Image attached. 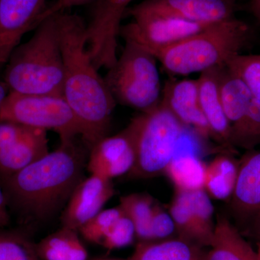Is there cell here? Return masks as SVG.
<instances>
[{
	"label": "cell",
	"mask_w": 260,
	"mask_h": 260,
	"mask_svg": "<svg viewBox=\"0 0 260 260\" xmlns=\"http://www.w3.org/2000/svg\"><path fill=\"white\" fill-rule=\"evenodd\" d=\"M56 14L64 61L62 95L82 126V139L90 148L107 136L116 102L89 56L83 19L64 12Z\"/></svg>",
	"instance_id": "6da1fadb"
},
{
	"label": "cell",
	"mask_w": 260,
	"mask_h": 260,
	"mask_svg": "<svg viewBox=\"0 0 260 260\" xmlns=\"http://www.w3.org/2000/svg\"><path fill=\"white\" fill-rule=\"evenodd\" d=\"M85 165V155L75 141L61 143L54 151L3 179L8 204L24 216L50 217L83 179Z\"/></svg>",
	"instance_id": "7a4b0ae2"
},
{
	"label": "cell",
	"mask_w": 260,
	"mask_h": 260,
	"mask_svg": "<svg viewBox=\"0 0 260 260\" xmlns=\"http://www.w3.org/2000/svg\"><path fill=\"white\" fill-rule=\"evenodd\" d=\"M28 42L12 53L4 82L10 92L62 95L64 61L57 14L42 20Z\"/></svg>",
	"instance_id": "3957f363"
},
{
	"label": "cell",
	"mask_w": 260,
	"mask_h": 260,
	"mask_svg": "<svg viewBox=\"0 0 260 260\" xmlns=\"http://www.w3.org/2000/svg\"><path fill=\"white\" fill-rule=\"evenodd\" d=\"M251 36L248 24L233 18L214 23L154 56L169 74L201 73L225 66L234 56L241 54Z\"/></svg>",
	"instance_id": "277c9868"
},
{
	"label": "cell",
	"mask_w": 260,
	"mask_h": 260,
	"mask_svg": "<svg viewBox=\"0 0 260 260\" xmlns=\"http://www.w3.org/2000/svg\"><path fill=\"white\" fill-rule=\"evenodd\" d=\"M134 127L136 160L129 173L133 179H149L165 174L175 156L184 126L165 105L156 107L131 121Z\"/></svg>",
	"instance_id": "5b68a950"
},
{
	"label": "cell",
	"mask_w": 260,
	"mask_h": 260,
	"mask_svg": "<svg viewBox=\"0 0 260 260\" xmlns=\"http://www.w3.org/2000/svg\"><path fill=\"white\" fill-rule=\"evenodd\" d=\"M155 56L125 42L122 53L104 78L116 103L146 112L160 104L162 85Z\"/></svg>",
	"instance_id": "8992f818"
},
{
	"label": "cell",
	"mask_w": 260,
	"mask_h": 260,
	"mask_svg": "<svg viewBox=\"0 0 260 260\" xmlns=\"http://www.w3.org/2000/svg\"><path fill=\"white\" fill-rule=\"evenodd\" d=\"M0 120L52 130L59 135L61 143L75 141L83 134L79 121L63 95L9 92L2 107Z\"/></svg>",
	"instance_id": "52a82bcc"
},
{
	"label": "cell",
	"mask_w": 260,
	"mask_h": 260,
	"mask_svg": "<svg viewBox=\"0 0 260 260\" xmlns=\"http://www.w3.org/2000/svg\"><path fill=\"white\" fill-rule=\"evenodd\" d=\"M133 0H95L85 28L87 49L98 70L110 69L117 60L121 21Z\"/></svg>",
	"instance_id": "ba28073f"
},
{
	"label": "cell",
	"mask_w": 260,
	"mask_h": 260,
	"mask_svg": "<svg viewBox=\"0 0 260 260\" xmlns=\"http://www.w3.org/2000/svg\"><path fill=\"white\" fill-rule=\"evenodd\" d=\"M229 200L234 226L243 236L260 241V151L249 150L239 162L237 183Z\"/></svg>",
	"instance_id": "9c48e42d"
},
{
	"label": "cell",
	"mask_w": 260,
	"mask_h": 260,
	"mask_svg": "<svg viewBox=\"0 0 260 260\" xmlns=\"http://www.w3.org/2000/svg\"><path fill=\"white\" fill-rule=\"evenodd\" d=\"M211 25L168 17L139 16L121 27L120 34L125 42L133 43L155 56Z\"/></svg>",
	"instance_id": "30bf717a"
},
{
	"label": "cell",
	"mask_w": 260,
	"mask_h": 260,
	"mask_svg": "<svg viewBox=\"0 0 260 260\" xmlns=\"http://www.w3.org/2000/svg\"><path fill=\"white\" fill-rule=\"evenodd\" d=\"M236 2L237 0H143L126 11L133 18L161 16L214 24L235 18Z\"/></svg>",
	"instance_id": "8fae6325"
},
{
	"label": "cell",
	"mask_w": 260,
	"mask_h": 260,
	"mask_svg": "<svg viewBox=\"0 0 260 260\" xmlns=\"http://www.w3.org/2000/svg\"><path fill=\"white\" fill-rule=\"evenodd\" d=\"M87 164L90 174L112 180L129 174L136 160L135 135L133 124L121 133L106 136L91 147Z\"/></svg>",
	"instance_id": "7c38bea8"
},
{
	"label": "cell",
	"mask_w": 260,
	"mask_h": 260,
	"mask_svg": "<svg viewBox=\"0 0 260 260\" xmlns=\"http://www.w3.org/2000/svg\"><path fill=\"white\" fill-rule=\"evenodd\" d=\"M47 7V0H0V70Z\"/></svg>",
	"instance_id": "4fadbf2b"
},
{
	"label": "cell",
	"mask_w": 260,
	"mask_h": 260,
	"mask_svg": "<svg viewBox=\"0 0 260 260\" xmlns=\"http://www.w3.org/2000/svg\"><path fill=\"white\" fill-rule=\"evenodd\" d=\"M114 194L112 180L90 174L75 188L61 215V226L79 231Z\"/></svg>",
	"instance_id": "5bb4252c"
},
{
	"label": "cell",
	"mask_w": 260,
	"mask_h": 260,
	"mask_svg": "<svg viewBox=\"0 0 260 260\" xmlns=\"http://www.w3.org/2000/svg\"><path fill=\"white\" fill-rule=\"evenodd\" d=\"M160 102L172 112L186 127L190 128L201 138L211 137L199 98L198 80H171L162 89Z\"/></svg>",
	"instance_id": "9a60e30c"
},
{
	"label": "cell",
	"mask_w": 260,
	"mask_h": 260,
	"mask_svg": "<svg viewBox=\"0 0 260 260\" xmlns=\"http://www.w3.org/2000/svg\"><path fill=\"white\" fill-rule=\"evenodd\" d=\"M223 67L203 72L197 80L200 106L209 126L212 138L225 146L232 147L230 123L224 112L220 98V75Z\"/></svg>",
	"instance_id": "2e32d148"
},
{
	"label": "cell",
	"mask_w": 260,
	"mask_h": 260,
	"mask_svg": "<svg viewBox=\"0 0 260 260\" xmlns=\"http://www.w3.org/2000/svg\"><path fill=\"white\" fill-rule=\"evenodd\" d=\"M47 132L32 129L17 143L0 150V177L3 180L49 153Z\"/></svg>",
	"instance_id": "e0dca14e"
},
{
	"label": "cell",
	"mask_w": 260,
	"mask_h": 260,
	"mask_svg": "<svg viewBox=\"0 0 260 260\" xmlns=\"http://www.w3.org/2000/svg\"><path fill=\"white\" fill-rule=\"evenodd\" d=\"M205 260H259L253 249L229 218L218 215L213 240Z\"/></svg>",
	"instance_id": "ac0fdd59"
},
{
	"label": "cell",
	"mask_w": 260,
	"mask_h": 260,
	"mask_svg": "<svg viewBox=\"0 0 260 260\" xmlns=\"http://www.w3.org/2000/svg\"><path fill=\"white\" fill-rule=\"evenodd\" d=\"M203 247L177 238L140 242L129 260H205Z\"/></svg>",
	"instance_id": "d6986e66"
},
{
	"label": "cell",
	"mask_w": 260,
	"mask_h": 260,
	"mask_svg": "<svg viewBox=\"0 0 260 260\" xmlns=\"http://www.w3.org/2000/svg\"><path fill=\"white\" fill-rule=\"evenodd\" d=\"M220 92L232 134L245 119L250 109L253 96L243 80L228 69L226 66L222 68Z\"/></svg>",
	"instance_id": "ffe728a7"
},
{
	"label": "cell",
	"mask_w": 260,
	"mask_h": 260,
	"mask_svg": "<svg viewBox=\"0 0 260 260\" xmlns=\"http://www.w3.org/2000/svg\"><path fill=\"white\" fill-rule=\"evenodd\" d=\"M36 244L41 260H88L78 231L61 226Z\"/></svg>",
	"instance_id": "44dd1931"
},
{
	"label": "cell",
	"mask_w": 260,
	"mask_h": 260,
	"mask_svg": "<svg viewBox=\"0 0 260 260\" xmlns=\"http://www.w3.org/2000/svg\"><path fill=\"white\" fill-rule=\"evenodd\" d=\"M239 162L227 155L215 157L205 169L204 189L210 198L229 200L235 188Z\"/></svg>",
	"instance_id": "7402d4cb"
},
{
	"label": "cell",
	"mask_w": 260,
	"mask_h": 260,
	"mask_svg": "<svg viewBox=\"0 0 260 260\" xmlns=\"http://www.w3.org/2000/svg\"><path fill=\"white\" fill-rule=\"evenodd\" d=\"M206 165L198 155L177 154L168 166L165 174L172 181L176 190H199L204 189Z\"/></svg>",
	"instance_id": "603a6c76"
},
{
	"label": "cell",
	"mask_w": 260,
	"mask_h": 260,
	"mask_svg": "<svg viewBox=\"0 0 260 260\" xmlns=\"http://www.w3.org/2000/svg\"><path fill=\"white\" fill-rule=\"evenodd\" d=\"M151 197L146 194H131L121 197L119 206L134 224L136 237L140 242L150 241V222L154 205Z\"/></svg>",
	"instance_id": "cb8c5ba5"
},
{
	"label": "cell",
	"mask_w": 260,
	"mask_h": 260,
	"mask_svg": "<svg viewBox=\"0 0 260 260\" xmlns=\"http://www.w3.org/2000/svg\"><path fill=\"white\" fill-rule=\"evenodd\" d=\"M191 215L202 247H209L213 240L215 223L213 221L214 208L210 197L204 189L186 191Z\"/></svg>",
	"instance_id": "d4e9b609"
},
{
	"label": "cell",
	"mask_w": 260,
	"mask_h": 260,
	"mask_svg": "<svg viewBox=\"0 0 260 260\" xmlns=\"http://www.w3.org/2000/svg\"><path fill=\"white\" fill-rule=\"evenodd\" d=\"M0 260H41L36 244L23 234L0 229Z\"/></svg>",
	"instance_id": "484cf974"
},
{
	"label": "cell",
	"mask_w": 260,
	"mask_h": 260,
	"mask_svg": "<svg viewBox=\"0 0 260 260\" xmlns=\"http://www.w3.org/2000/svg\"><path fill=\"white\" fill-rule=\"evenodd\" d=\"M230 145L248 151L260 145V104L254 98L245 119L231 134Z\"/></svg>",
	"instance_id": "4316f807"
},
{
	"label": "cell",
	"mask_w": 260,
	"mask_h": 260,
	"mask_svg": "<svg viewBox=\"0 0 260 260\" xmlns=\"http://www.w3.org/2000/svg\"><path fill=\"white\" fill-rule=\"evenodd\" d=\"M225 66L243 80L253 98L260 104V54H238Z\"/></svg>",
	"instance_id": "83f0119b"
},
{
	"label": "cell",
	"mask_w": 260,
	"mask_h": 260,
	"mask_svg": "<svg viewBox=\"0 0 260 260\" xmlns=\"http://www.w3.org/2000/svg\"><path fill=\"white\" fill-rule=\"evenodd\" d=\"M169 213L174 220L178 237L199 245L198 232L191 215L186 191L176 190L169 208Z\"/></svg>",
	"instance_id": "f1b7e54d"
},
{
	"label": "cell",
	"mask_w": 260,
	"mask_h": 260,
	"mask_svg": "<svg viewBox=\"0 0 260 260\" xmlns=\"http://www.w3.org/2000/svg\"><path fill=\"white\" fill-rule=\"evenodd\" d=\"M123 214L124 212L119 205L116 208L102 210L80 228L78 232L88 242L102 244L109 229Z\"/></svg>",
	"instance_id": "f546056e"
},
{
	"label": "cell",
	"mask_w": 260,
	"mask_h": 260,
	"mask_svg": "<svg viewBox=\"0 0 260 260\" xmlns=\"http://www.w3.org/2000/svg\"><path fill=\"white\" fill-rule=\"evenodd\" d=\"M135 238L134 224L124 213L109 229L101 245L108 250H114L130 245Z\"/></svg>",
	"instance_id": "4dcf8cb0"
},
{
	"label": "cell",
	"mask_w": 260,
	"mask_h": 260,
	"mask_svg": "<svg viewBox=\"0 0 260 260\" xmlns=\"http://www.w3.org/2000/svg\"><path fill=\"white\" fill-rule=\"evenodd\" d=\"M150 233V241L171 239L173 234L177 233L171 214L157 204L154 205Z\"/></svg>",
	"instance_id": "1f68e13d"
},
{
	"label": "cell",
	"mask_w": 260,
	"mask_h": 260,
	"mask_svg": "<svg viewBox=\"0 0 260 260\" xmlns=\"http://www.w3.org/2000/svg\"><path fill=\"white\" fill-rule=\"evenodd\" d=\"M32 129L13 121L0 120V150L17 143Z\"/></svg>",
	"instance_id": "d6a6232c"
},
{
	"label": "cell",
	"mask_w": 260,
	"mask_h": 260,
	"mask_svg": "<svg viewBox=\"0 0 260 260\" xmlns=\"http://www.w3.org/2000/svg\"><path fill=\"white\" fill-rule=\"evenodd\" d=\"M95 1V0H57L54 4L47 7V9L44 12L40 19H39V24L44 19L55 14L56 13L64 12L65 10L73 8V7L80 6V5L85 4H91V3Z\"/></svg>",
	"instance_id": "836d02e7"
},
{
	"label": "cell",
	"mask_w": 260,
	"mask_h": 260,
	"mask_svg": "<svg viewBox=\"0 0 260 260\" xmlns=\"http://www.w3.org/2000/svg\"><path fill=\"white\" fill-rule=\"evenodd\" d=\"M8 205L5 191L0 187V229H4L9 224L10 215Z\"/></svg>",
	"instance_id": "e575fe53"
},
{
	"label": "cell",
	"mask_w": 260,
	"mask_h": 260,
	"mask_svg": "<svg viewBox=\"0 0 260 260\" xmlns=\"http://www.w3.org/2000/svg\"><path fill=\"white\" fill-rule=\"evenodd\" d=\"M9 90L7 87L6 84L4 81L0 80V112H1L2 107H3V103H4L7 95L9 93Z\"/></svg>",
	"instance_id": "d590c367"
},
{
	"label": "cell",
	"mask_w": 260,
	"mask_h": 260,
	"mask_svg": "<svg viewBox=\"0 0 260 260\" xmlns=\"http://www.w3.org/2000/svg\"><path fill=\"white\" fill-rule=\"evenodd\" d=\"M250 10L255 18L260 21V0H251Z\"/></svg>",
	"instance_id": "8d00e7d4"
},
{
	"label": "cell",
	"mask_w": 260,
	"mask_h": 260,
	"mask_svg": "<svg viewBox=\"0 0 260 260\" xmlns=\"http://www.w3.org/2000/svg\"><path fill=\"white\" fill-rule=\"evenodd\" d=\"M256 252H257L258 257H259V259L260 260V244L259 246V249H258V251H256Z\"/></svg>",
	"instance_id": "74e56055"
},
{
	"label": "cell",
	"mask_w": 260,
	"mask_h": 260,
	"mask_svg": "<svg viewBox=\"0 0 260 260\" xmlns=\"http://www.w3.org/2000/svg\"><path fill=\"white\" fill-rule=\"evenodd\" d=\"M102 260H112V259H102Z\"/></svg>",
	"instance_id": "f35d334b"
}]
</instances>
